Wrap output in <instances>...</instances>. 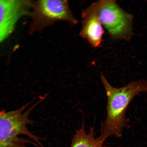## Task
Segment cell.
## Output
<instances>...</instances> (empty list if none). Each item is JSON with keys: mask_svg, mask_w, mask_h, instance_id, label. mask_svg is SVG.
<instances>
[{"mask_svg": "<svg viewBox=\"0 0 147 147\" xmlns=\"http://www.w3.org/2000/svg\"><path fill=\"white\" fill-rule=\"evenodd\" d=\"M38 100L26 110L30 103L14 111L0 115V147H28L32 144L38 147H44L37 136L29 131L28 125L32 122L29 119L30 114L41 102Z\"/></svg>", "mask_w": 147, "mask_h": 147, "instance_id": "cell-2", "label": "cell"}, {"mask_svg": "<svg viewBox=\"0 0 147 147\" xmlns=\"http://www.w3.org/2000/svg\"><path fill=\"white\" fill-rule=\"evenodd\" d=\"M100 5V1L92 3L82 13V26L79 35L94 48L100 47L105 33L98 14Z\"/></svg>", "mask_w": 147, "mask_h": 147, "instance_id": "cell-5", "label": "cell"}, {"mask_svg": "<svg viewBox=\"0 0 147 147\" xmlns=\"http://www.w3.org/2000/svg\"><path fill=\"white\" fill-rule=\"evenodd\" d=\"M98 14L112 39L128 40L132 34V17L114 0H100Z\"/></svg>", "mask_w": 147, "mask_h": 147, "instance_id": "cell-3", "label": "cell"}, {"mask_svg": "<svg viewBox=\"0 0 147 147\" xmlns=\"http://www.w3.org/2000/svg\"><path fill=\"white\" fill-rule=\"evenodd\" d=\"M4 112H5L4 111H0V115H1L2 114H3V113H4Z\"/></svg>", "mask_w": 147, "mask_h": 147, "instance_id": "cell-7", "label": "cell"}, {"mask_svg": "<svg viewBox=\"0 0 147 147\" xmlns=\"http://www.w3.org/2000/svg\"><path fill=\"white\" fill-rule=\"evenodd\" d=\"M32 5V31L43 28L57 21H64L73 25L78 23L66 0L39 1Z\"/></svg>", "mask_w": 147, "mask_h": 147, "instance_id": "cell-4", "label": "cell"}, {"mask_svg": "<svg viewBox=\"0 0 147 147\" xmlns=\"http://www.w3.org/2000/svg\"><path fill=\"white\" fill-rule=\"evenodd\" d=\"M70 147H106L98 138H95L94 128L91 127L89 133L87 134L83 123L81 127L77 130L73 136Z\"/></svg>", "mask_w": 147, "mask_h": 147, "instance_id": "cell-6", "label": "cell"}, {"mask_svg": "<svg viewBox=\"0 0 147 147\" xmlns=\"http://www.w3.org/2000/svg\"><path fill=\"white\" fill-rule=\"evenodd\" d=\"M101 80L107 97V115L106 120L101 124L98 137L104 142L109 137L122 136L123 129L128 123L126 110L134 97L140 93L147 92V81H134L124 87L117 88L111 86L103 75H101Z\"/></svg>", "mask_w": 147, "mask_h": 147, "instance_id": "cell-1", "label": "cell"}]
</instances>
